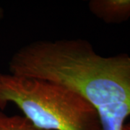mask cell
Masks as SVG:
<instances>
[{"instance_id": "6da1fadb", "label": "cell", "mask_w": 130, "mask_h": 130, "mask_svg": "<svg viewBox=\"0 0 130 130\" xmlns=\"http://www.w3.org/2000/svg\"><path fill=\"white\" fill-rule=\"evenodd\" d=\"M8 103L40 130H103L92 105L71 89L50 81L0 73V108Z\"/></svg>"}, {"instance_id": "7a4b0ae2", "label": "cell", "mask_w": 130, "mask_h": 130, "mask_svg": "<svg viewBox=\"0 0 130 130\" xmlns=\"http://www.w3.org/2000/svg\"><path fill=\"white\" fill-rule=\"evenodd\" d=\"M88 8L106 23H121L130 19V0H91Z\"/></svg>"}, {"instance_id": "277c9868", "label": "cell", "mask_w": 130, "mask_h": 130, "mask_svg": "<svg viewBox=\"0 0 130 130\" xmlns=\"http://www.w3.org/2000/svg\"><path fill=\"white\" fill-rule=\"evenodd\" d=\"M122 130H130V121L128 122H126L124 125L123 126Z\"/></svg>"}, {"instance_id": "3957f363", "label": "cell", "mask_w": 130, "mask_h": 130, "mask_svg": "<svg viewBox=\"0 0 130 130\" xmlns=\"http://www.w3.org/2000/svg\"><path fill=\"white\" fill-rule=\"evenodd\" d=\"M0 130H40L23 116H8L0 111Z\"/></svg>"}, {"instance_id": "5b68a950", "label": "cell", "mask_w": 130, "mask_h": 130, "mask_svg": "<svg viewBox=\"0 0 130 130\" xmlns=\"http://www.w3.org/2000/svg\"><path fill=\"white\" fill-rule=\"evenodd\" d=\"M3 16H4V11H3V9L2 8V7L0 6V21L2 20Z\"/></svg>"}]
</instances>
